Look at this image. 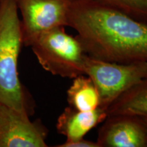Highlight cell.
Wrapping results in <instances>:
<instances>
[{
    "label": "cell",
    "instance_id": "obj_1",
    "mask_svg": "<svg viewBox=\"0 0 147 147\" xmlns=\"http://www.w3.org/2000/svg\"><path fill=\"white\" fill-rule=\"evenodd\" d=\"M67 27L84 53L117 63L147 62V23L91 0H74Z\"/></svg>",
    "mask_w": 147,
    "mask_h": 147
},
{
    "label": "cell",
    "instance_id": "obj_2",
    "mask_svg": "<svg viewBox=\"0 0 147 147\" xmlns=\"http://www.w3.org/2000/svg\"><path fill=\"white\" fill-rule=\"evenodd\" d=\"M23 46L21 20L15 0H1L0 103L32 116L34 102L18 76V57Z\"/></svg>",
    "mask_w": 147,
    "mask_h": 147
},
{
    "label": "cell",
    "instance_id": "obj_3",
    "mask_svg": "<svg viewBox=\"0 0 147 147\" xmlns=\"http://www.w3.org/2000/svg\"><path fill=\"white\" fill-rule=\"evenodd\" d=\"M42 68L54 76L74 79L85 75L83 49L65 27L51 29L40 35L29 47Z\"/></svg>",
    "mask_w": 147,
    "mask_h": 147
},
{
    "label": "cell",
    "instance_id": "obj_4",
    "mask_svg": "<svg viewBox=\"0 0 147 147\" xmlns=\"http://www.w3.org/2000/svg\"><path fill=\"white\" fill-rule=\"evenodd\" d=\"M84 68L98 91L100 107L106 110L127 90L147 78V62L112 63L85 55Z\"/></svg>",
    "mask_w": 147,
    "mask_h": 147
},
{
    "label": "cell",
    "instance_id": "obj_5",
    "mask_svg": "<svg viewBox=\"0 0 147 147\" xmlns=\"http://www.w3.org/2000/svg\"><path fill=\"white\" fill-rule=\"evenodd\" d=\"M74 0H15L23 46L29 47L43 32L58 27H67L69 9Z\"/></svg>",
    "mask_w": 147,
    "mask_h": 147
},
{
    "label": "cell",
    "instance_id": "obj_6",
    "mask_svg": "<svg viewBox=\"0 0 147 147\" xmlns=\"http://www.w3.org/2000/svg\"><path fill=\"white\" fill-rule=\"evenodd\" d=\"M48 130L24 111L0 103V147H47Z\"/></svg>",
    "mask_w": 147,
    "mask_h": 147
},
{
    "label": "cell",
    "instance_id": "obj_7",
    "mask_svg": "<svg viewBox=\"0 0 147 147\" xmlns=\"http://www.w3.org/2000/svg\"><path fill=\"white\" fill-rule=\"evenodd\" d=\"M96 142L100 147H147V123L138 115H108Z\"/></svg>",
    "mask_w": 147,
    "mask_h": 147
},
{
    "label": "cell",
    "instance_id": "obj_8",
    "mask_svg": "<svg viewBox=\"0 0 147 147\" xmlns=\"http://www.w3.org/2000/svg\"><path fill=\"white\" fill-rule=\"evenodd\" d=\"M107 117V110L101 107L91 111H79L68 106L58 117L57 131L66 137V141L77 140L83 138Z\"/></svg>",
    "mask_w": 147,
    "mask_h": 147
},
{
    "label": "cell",
    "instance_id": "obj_9",
    "mask_svg": "<svg viewBox=\"0 0 147 147\" xmlns=\"http://www.w3.org/2000/svg\"><path fill=\"white\" fill-rule=\"evenodd\" d=\"M108 115H134L147 117V78L138 82L110 104Z\"/></svg>",
    "mask_w": 147,
    "mask_h": 147
},
{
    "label": "cell",
    "instance_id": "obj_10",
    "mask_svg": "<svg viewBox=\"0 0 147 147\" xmlns=\"http://www.w3.org/2000/svg\"><path fill=\"white\" fill-rule=\"evenodd\" d=\"M68 105L79 111H91L100 107V95L92 79L80 75L73 79L67 91Z\"/></svg>",
    "mask_w": 147,
    "mask_h": 147
},
{
    "label": "cell",
    "instance_id": "obj_11",
    "mask_svg": "<svg viewBox=\"0 0 147 147\" xmlns=\"http://www.w3.org/2000/svg\"><path fill=\"white\" fill-rule=\"evenodd\" d=\"M147 23V0H91Z\"/></svg>",
    "mask_w": 147,
    "mask_h": 147
},
{
    "label": "cell",
    "instance_id": "obj_12",
    "mask_svg": "<svg viewBox=\"0 0 147 147\" xmlns=\"http://www.w3.org/2000/svg\"><path fill=\"white\" fill-rule=\"evenodd\" d=\"M57 147H100L97 142L87 140L84 138L77 140L74 141H65L59 145Z\"/></svg>",
    "mask_w": 147,
    "mask_h": 147
},
{
    "label": "cell",
    "instance_id": "obj_13",
    "mask_svg": "<svg viewBox=\"0 0 147 147\" xmlns=\"http://www.w3.org/2000/svg\"><path fill=\"white\" fill-rule=\"evenodd\" d=\"M143 118L144 119V120H145V121H146V122L147 123V117H143Z\"/></svg>",
    "mask_w": 147,
    "mask_h": 147
},
{
    "label": "cell",
    "instance_id": "obj_14",
    "mask_svg": "<svg viewBox=\"0 0 147 147\" xmlns=\"http://www.w3.org/2000/svg\"><path fill=\"white\" fill-rule=\"evenodd\" d=\"M0 1H1V0H0Z\"/></svg>",
    "mask_w": 147,
    "mask_h": 147
}]
</instances>
